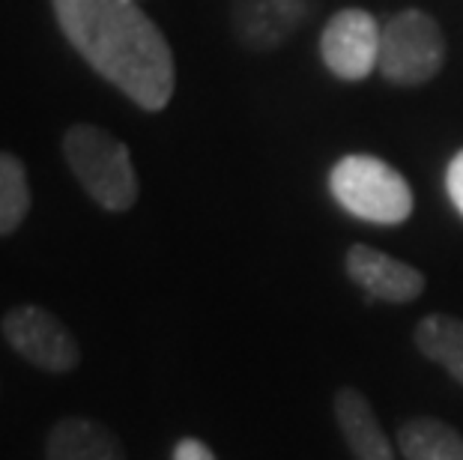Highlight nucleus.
Segmentation results:
<instances>
[{"label": "nucleus", "mask_w": 463, "mask_h": 460, "mask_svg": "<svg viewBox=\"0 0 463 460\" xmlns=\"http://www.w3.org/2000/svg\"><path fill=\"white\" fill-rule=\"evenodd\" d=\"M446 189H449V198L455 203V210L463 215V150L449 162V171H446Z\"/></svg>", "instance_id": "14"}, {"label": "nucleus", "mask_w": 463, "mask_h": 460, "mask_svg": "<svg viewBox=\"0 0 463 460\" xmlns=\"http://www.w3.org/2000/svg\"><path fill=\"white\" fill-rule=\"evenodd\" d=\"M69 45L123 96L162 111L171 102L174 52L137 0H52Z\"/></svg>", "instance_id": "1"}, {"label": "nucleus", "mask_w": 463, "mask_h": 460, "mask_svg": "<svg viewBox=\"0 0 463 460\" xmlns=\"http://www.w3.org/2000/svg\"><path fill=\"white\" fill-rule=\"evenodd\" d=\"M6 344L45 374H69L81 365V344L66 323L39 305H15L0 320Z\"/></svg>", "instance_id": "5"}, {"label": "nucleus", "mask_w": 463, "mask_h": 460, "mask_svg": "<svg viewBox=\"0 0 463 460\" xmlns=\"http://www.w3.org/2000/svg\"><path fill=\"white\" fill-rule=\"evenodd\" d=\"M45 460H126V446L108 425L66 416L48 430Z\"/></svg>", "instance_id": "10"}, {"label": "nucleus", "mask_w": 463, "mask_h": 460, "mask_svg": "<svg viewBox=\"0 0 463 460\" xmlns=\"http://www.w3.org/2000/svg\"><path fill=\"white\" fill-rule=\"evenodd\" d=\"M335 201L371 224H401L412 212L410 183L377 155H344L329 174Z\"/></svg>", "instance_id": "3"}, {"label": "nucleus", "mask_w": 463, "mask_h": 460, "mask_svg": "<svg viewBox=\"0 0 463 460\" xmlns=\"http://www.w3.org/2000/svg\"><path fill=\"white\" fill-rule=\"evenodd\" d=\"M33 194L24 162L0 150V237H13L31 212Z\"/></svg>", "instance_id": "13"}, {"label": "nucleus", "mask_w": 463, "mask_h": 460, "mask_svg": "<svg viewBox=\"0 0 463 460\" xmlns=\"http://www.w3.org/2000/svg\"><path fill=\"white\" fill-rule=\"evenodd\" d=\"M416 347L437 361L463 386V320L451 314H430L416 326Z\"/></svg>", "instance_id": "12"}, {"label": "nucleus", "mask_w": 463, "mask_h": 460, "mask_svg": "<svg viewBox=\"0 0 463 460\" xmlns=\"http://www.w3.org/2000/svg\"><path fill=\"white\" fill-rule=\"evenodd\" d=\"M335 422L356 460H395L386 430L359 389L341 386L335 391Z\"/></svg>", "instance_id": "9"}, {"label": "nucleus", "mask_w": 463, "mask_h": 460, "mask_svg": "<svg viewBox=\"0 0 463 460\" xmlns=\"http://www.w3.org/2000/svg\"><path fill=\"white\" fill-rule=\"evenodd\" d=\"M347 272L368 296L395 305L419 299L425 290V276L416 267L371 246H353L347 251Z\"/></svg>", "instance_id": "8"}, {"label": "nucleus", "mask_w": 463, "mask_h": 460, "mask_svg": "<svg viewBox=\"0 0 463 460\" xmlns=\"http://www.w3.org/2000/svg\"><path fill=\"white\" fill-rule=\"evenodd\" d=\"M174 460H219L213 455V448L201 443L194 437H183L180 443L174 446Z\"/></svg>", "instance_id": "15"}, {"label": "nucleus", "mask_w": 463, "mask_h": 460, "mask_svg": "<svg viewBox=\"0 0 463 460\" xmlns=\"http://www.w3.org/2000/svg\"><path fill=\"white\" fill-rule=\"evenodd\" d=\"M446 63V36L421 9H403L383 24L377 70L398 87L430 81Z\"/></svg>", "instance_id": "4"}, {"label": "nucleus", "mask_w": 463, "mask_h": 460, "mask_svg": "<svg viewBox=\"0 0 463 460\" xmlns=\"http://www.w3.org/2000/svg\"><path fill=\"white\" fill-rule=\"evenodd\" d=\"M383 27L364 9L335 13L320 36V54L329 72L341 81H362L380 63Z\"/></svg>", "instance_id": "6"}, {"label": "nucleus", "mask_w": 463, "mask_h": 460, "mask_svg": "<svg viewBox=\"0 0 463 460\" xmlns=\"http://www.w3.org/2000/svg\"><path fill=\"white\" fill-rule=\"evenodd\" d=\"M320 0H233L231 24L251 52H272L308 24Z\"/></svg>", "instance_id": "7"}, {"label": "nucleus", "mask_w": 463, "mask_h": 460, "mask_svg": "<svg viewBox=\"0 0 463 460\" xmlns=\"http://www.w3.org/2000/svg\"><path fill=\"white\" fill-rule=\"evenodd\" d=\"M398 448L407 460H463V434L439 418H410L398 430Z\"/></svg>", "instance_id": "11"}, {"label": "nucleus", "mask_w": 463, "mask_h": 460, "mask_svg": "<svg viewBox=\"0 0 463 460\" xmlns=\"http://www.w3.org/2000/svg\"><path fill=\"white\" fill-rule=\"evenodd\" d=\"M63 159L81 189L108 212H129L137 203L132 153L111 132L93 123H75L63 135Z\"/></svg>", "instance_id": "2"}]
</instances>
